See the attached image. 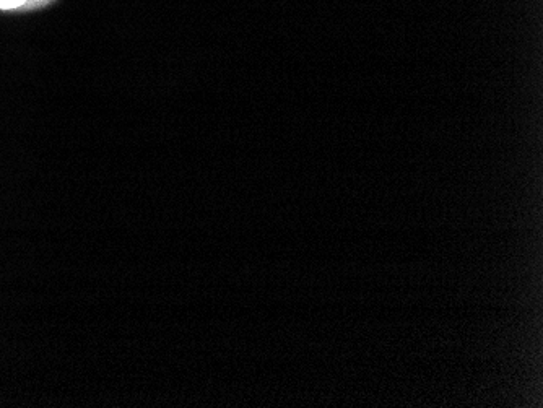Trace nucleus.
I'll list each match as a JSON object with an SVG mask.
<instances>
[{"label": "nucleus", "mask_w": 543, "mask_h": 408, "mask_svg": "<svg viewBox=\"0 0 543 408\" xmlns=\"http://www.w3.org/2000/svg\"><path fill=\"white\" fill-rule=\"evenodd\" d=\"M59 0H0V12L7 14H30L48 9Z\"/></svg>", "instance_id": "f257e3e1"}]
</instances>
